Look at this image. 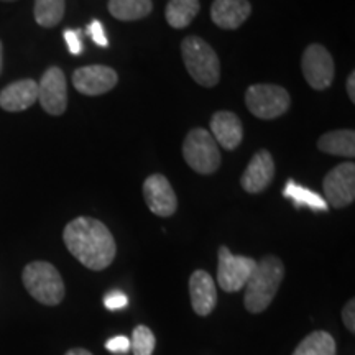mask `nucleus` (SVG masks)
I'll use <instances>...</instances> for the list:
<instances>
[{
	"instance_id": "obj_27",
	"label": "nucleus",
	"mask_w": 355,
	"mask_h": 355,
	"mask_svg": "<svg viewBox=\"0 0 355 355\" xmlns=\"http://www.w3.org/2000/svg\"><path fill=\"white\" fill-rule=\"evenodd\" d=\"M64 42L68 44L69 51L73 55H81L83 53V32L81 30H64Z\"/></svg>"
},
{
	"instance_id": "obj_20",
	"label": "nucleus",
	"mask_w": 355,
	"mask_h": 355,
	"mask_svg": "<svg viewBox=\"0 0 355 355\" xmlns=\"http://www.w3.org/2000/svg\"><path fill=\"white\" fill-rule=\"evenodd\" d=\"M336 340L329 332L314 331L301 340L293 355H336Z\"/></svg>"
},
{
	"instance_id": "obj_1",
	"label": "nucleus",
	"mask_w": 355,
	"mask_h": 355,
	"mask_svg": "<svg viewBox=\"0 0 355 355\" xmlns=\"http://www.w3.org/2000/svg\"><path fill=\"white\" fill-rule=\"evenodd\" d=\"M63 241L69 254L89 270L101 272L115 259V241L107 225L92 217H78L64 227Z\"/></svg>"
},
{
	"instance_id": "obj_4",
	"label": "nucleus",
	"mask_w": 355,
	"mask_h": 355,
	"mask_svg": "<svg viewBox=\"0 0 355 355\" xmlns=\"http://www.w3.org/2000/svg\"><path fill=\"white\" fill-rule=\"evenodd\" d=\"M21 279L30 296L44 306H56L64 300V283L56 266L48 261H32L24 268Z\"/></svg>"
},
{
	"instance_id": "obj_11",
	"label": "nucleus",
	"mask_w": 355,
	"mask_h": 355,
	"mask_svg": "<svg viewBox=\"0 0 355 355\" xmlns=\"http://www.w3.org/2000/svg\"><path fill=\"white\" fill-rule=\"evenodd\" d=\"M119 81L117 73L109 66L92 64L78 68L73 74V84L84 96H101L112 91Z\"/></svg>"
},
{
	"instance_id": "obj_25",
	"label": "nucleus",
	"mask_w": 355,
	"mask_h": 355,
	"mask_svg": "<svg viewBox=\"0 0 355 355\" xmlns=\"http://www.w3.org/2000/svg\"><path fill=\"white\" fill-rule=\"evenodd\" d=\"M127 304H128L127 295H125V293L117 291V290L107 293V295H105V298H104V306L110 311H119V309L125 308Z\"/></svg>"
},
{
	"instance_id": "obj_24",
	"label": "nucleus",
	"mask_w": 355,
	"mask_h": 355,
	"mask_svg": "<svg viewBox=\"0 0 355 355\" xmlns=\"http://www.w3.org/2000/svg\"><path fill=\"white\" fill-rule=\"evenodd\" d=\"M155 344H157V339H155V334L150 327L137 326L133 329L130 339V350L133 355H152Z\"/></svg>"
},
{
	"instance_id": "obj_17",
	"label": "nucleus",
	"mask_w": 355,
	"mask_h": 355,
	"mask_svg": "<svg viewBox=\"0 0 355 355\" xmlns=\"http://www.w3.org/2000/svg\"><path fill=\"white\" fill-rule=\"evenodd\" d=\"M252 13L248 0H214L211 7V19L224 30H235L243 25Z\"/></svg>"
},
{
	"instance_id": "obj_26",
	"label": "nucleus",
	"mask_w": 355,
	"mask_h": 355,
	"mask_svg": "<svg viewBox=\"0 0 355 355\" xmlns=\"http://www.w3.org/2000/svg\"><path fill=\"white\" fill-rule=\"evenodd\" d=\"M86 32L89 37L94 40L96 44H99V46H102V48L109 46V40H107V37H105V30L99 20H92L91 25L87 26Z\"/></svg>"
},
{
	"instance_id": "obj_21",
	"label": "nucleus",
	"mask_w": 355,
	"mask_h": 355,
	"mask_svg": "<svg viewBox=\"0 0 355 355\" xmlns=\"http://www.w3.org/2000/svg\"><path fill=\"white\" fill-rule=\"evenodd\" d=\"M199 0H170L166 6V21L173 28H186L199 13Z\"/></svg>"
},
{
	"instance_id": "obj_19",
	"label": "nucleus",
	"mask_w": 355,
	"mask_h": 355,
	"mask_svg": "<svg viewBox=\"0 0 355 355\" xmlns=\"http://www.w3.org/2000/svg\"><path fill=\"white\" fill-rule=\"evenodd\" d=\"M152 10V0H109L110 15L122 21L145 19Z\"/></svg>"
},
{
	"instance_id": "obj_9",
	"label": "nucleus",
	"mask_w": 355,
	"mask_h": 355,
	"mask_svg": "<svg viewBox=\"0 0 355 355\" xmlns=\"http://www.w3.org/2000/svg\"><path fill=\"white\" fill-rule=\"evenodd\" d=\"M324 196L329 206L336 209H343L355 199V165L354 163H343L334 170L327 173L324 178Z\"/></svg>"
},
{
	"instance_id": "obj_29",
	"label": "nucleus",
	"mask_w": 355,
	"mask_h": 355,
	"mask_svg": "<svg viewBox=\"0 0 355 355\" xmlns=\"http://www.w3.org/2000/svg\"><path fill=\"white\" fill-rule=\"evenodd\" d=\"M343 321L345 324V327L352 332H355V301L354 300H349L347 303H345L344 309H343Z\"/></svg>"
},
{
	"instance_id": "obj_5",
	"label": "nucleus",
	"mask_w": 355,
	"mask_h": 355,
	"mask_svg": "<svg viewBox=\"0 0 355 355\" xmlns=\"http://www.w3.org/2000/svg\"><path fill=\"white\" fill-rule=\"evenodd\" d=\"M183 157L191 170L201 175H212L220 166V152L214 137L206 128H194L186 135Z\"/></svg>"
},
{
	"instance_id": "obj_7",
	"label": "nucleus",
	"mask_w": 355,
	"mask_h": 355,
	"mask_svg": "<svg viewBox=\"0 0 355 355\" xmlns=\"http://www.w3.org/2000/svg\"><path fill=\"white\" fill-rule=\"evenodd\" d=\"M219 265H217V283L225 293H235L245 288L248 278L254 273L257 261L250 257L234 255L230 248H219Z\"/></svg>"
},
{
	"instance_id": "obj_10",
	"label": "nucleus",
	"mask_w": 355,
	"mask_h": 355,
	"mask_svg": "<svg viewBox=\"0 0 355 355\" xmlns=\"http://www.w3.org/2000/svg\"><path fill=\"white\" fill-rule=\"evenodd\" d=\"M38 102L50 115H63L68 107V84L64 73L56 66L44 71L38 84Z\"/></svg>"
},
{
	"instance_id": "obj_6",
	"label": "nucleus",
	"mask_w": 355,
	"mask_h": 355,
	"mask_svg": "<svg viewBox=\"0 0 355 355\" xmlns=\"http://www.w3.org/2000/svg\"><path fill=\"white\" fill-rule=\"evenodd\" d=\"M245 104L255 117L272 121L290 109L291 97L286 89L275 84H254L247 89Z\"/></svg>"
},
{
	"instance_id": "obj_33",
	"label": "nucleus",
	"mask_w": 355,
	"mask_h": 355,
	"mask_svg": "<svg viewBox=\"0 0 355 355\" xmlns=\"http://www.w3.org/2000/svg\"><path fill=\"white\" fill-rule=\"evenodd\" d=\"M2 2H15V0H2Z\"/></svg>"
},
{
	"instance_id": "obj_18",
	"label": "nucleus",
	"mask_w": 355,
	"mask_h": 355,
	"mask_svg": "<svg viewBox=\"0 0 355 355\" xmlns=\"http://www.w3.org/2000/svg\"><path fill=\"white\" fill-rule=\"evenodd\" d=\"M318 148L324 153L350 157L355 155V132L354 130H334L324 133L318 140Z\"/></svg>"
},
{
	"instance_id": "obj_12",
	"label": "nucleus",
	"mask_w": 355,
	"mask_h": 355,
	"mask_svg": "<svg viewBox=\"0 0 355 355\" xmlns=\"http://www.w3.org/2000/svg\"><path fill=\"white\" fill-rule=\"evenodd\" d=\"M144 198L148 209L159 217H170L178 209L175 189L163 175L146 178L144 183Z\"/></svg>"
},
{
	"instance_id": "obj_13",
	"label": "nucleus",
	"mask_w": 355,
	"mask_h": 355,
	"mask_svg": "<svg viewBox=\"0 0 355 355\" xmlns=\"http://www.w3.org/2000/svg\"><path fill=\"white\" fill-rule=\"evenodd\" d=\"M275 176L273 157L266 150H260L252 157L247 170L243 171L241 184L250 194H259L268 188Z\"/></svg>"
},
{
	"instance_id": "obj_28",
	"label": "nucleus",
	"mask_w": 355,
	"mask_h": 355,
	"mask_svg": "<svg viewBox=\"0 0 355 355\" xmlns=\"http://www.w3.org/2000/svg\"><path fill=\"white\" fill-rule=\"evenodd\" d=\"M105 349L114 354H128L130 352V339H127L125 336L112 337L105 343Z\"/></svg>"
},
{
	"instance_id": "obj_3",
	"label": "nucleus",
	"mask_w": 355,
	"mask_h": 355,
	"mask_svg": "<svg viewBox=\"0 0 355 355\" xmlns=\"http://www.w3.org/2000/svg\"><path fill=\"white\" fill-rule=\"evenodd\" d=\"M181 55L186 69L198 84L204 87H214L219 83V58L209 43L199 37H186L181 43Z\"/></svg>"
},
{
	"instance_id": "obj_8",
	"label": "nucleus",
	"mask_w": 355,
	"mask_h": 355,
	"mask_svg": "<svg viewBox=\"0 0 355 355\" xmlns=\"http://www.w3.org/2000/svg\"><path fill=\"white\" fill-rule=\"evenodd\" d=\"M306 83L316 91H324L334 81V60L322 44H309L301 60Z\"/></svg>"
},
{
	"instance_id": "obj_22",
	"label": "nucleus",
	"mask_w": 355,
	"mask_h": 355,
	"mask_svg": "<svg viewBox=\"0 0 355 355\" xmlns=\"http://www.w3.org/2000/svg\"><path fill=\"white\" fill-rule=\"evenodd\" d=\"M283 196L291 199L296 207H309L314 211H327V202L324 201L322 196H319L314 191L306 189L301 184H296L295 181H288Z\"/></svg>"
},
{
	"instance_id": "obj_15",
	"label": "nucleus",
	"mask_w": 355,
	"mask_h": 355,
	"mask_svg": "<svg viewBox=\"0 0 355 355\" xmlns=\"http://www.w3.org/2000/svg\"><path fill=\"white\" fill-rule=\"evenodd\" d=\"M211 135L222 148L235 150L243 139L241 119L229 110H219L211 119Z\"/></svg>"
},
{
	"instance_id": "obj_23",
	"label": "nucleus",
	"mask_w": 355,
	"mask_h": 355,
	"mask_svg": "<svg viewBox=\"0 0 355 355\" xmlns=\"http://www.w3.org/2000/svg\"><path fill=\"white\" fill-rule=\"evenodd\" d=\"M64 7V0H35V20L40 26L53 28L63 20Z\"/></svg>"
},
{
	"instance_id": "obj_30",
	"label": "nucleus",
	"mask_w": 355,
	"mask_h": 355,
	"mask_svg": "<svg viewBox=\"0 0 355 355\" xmlns=\"http://www.w3.org/2000/svg\"><path fill=\"white\" fill-rule=\"evenodd\" d=\"M347 94L350 97V101L355 102V73L349 74V79H347Z\"/></svg>"
},
{
	"instance_id": "obj_31",
	"label": "nucleus",
	"mask_w": 355,
	"mask_h": 355,
	"mask_svg": "<svg viewBox=\"0 0 355 355\" xmlns=\"http://www.w3.org/2000/svg\"><path fill=\"white\" fill-rule=\"evenodd\" d=\"M64 355H92V354L86 349H71Z\"/></svg>"
},
{
	"instance_id": "obj_32",
	"label": "nucleus",
	"mask_w": 355,
	"mask_h": 355,
	"mask_svg": "<svg viewBox=\"0 0 355 355\" xmlns=\"http://www.w3.org/2000/svg\"><path fill=\"white\" fill-rule=\"evenodd\" d=\"M2 66H3V56H2V42H0V73H2Z\"/></svg>"
},
{
	"instance_id": "obj_2",
	"label": "nucleus",
	"mask_w": 355,
	"mask_h": 355,
	"mask_svg": "<svg viewBox=\"0 0 355 355\" xmlns=\"http://www.w3.org/2000/svg\"><path fill=\"white\" fill-rule=\"evenodd\" d=\"M285 278V265L275 255L263 257L257 261L254 273L245 285L243 303L248 313H263L277 296L278 288Z\"/></svg>"
},
{
	"instance_id": "obj_14",
	"label": "nucleus",
	"mask_w": 355,
	"mask_h": 355,
	"mask_svg": "<svg viewBox=\"0 0 355 355\" xmlns=\"http://www.w3.org/2000/svg\"><path fill=\"white\" fill-rule=\"evenodd\" d=\"M189 298L198 316H209L217 304V288L214 278L204 270H196L189 278Z\"/></svg>"
},
{
	"instance_id": "obj_16",
	"label": "nucleus",
	"mask_w": 355,
	"mask_h": 355,
	"mask_svg": "<svg viewBox=\"0 0 355 355\" xmlns=\"http://www.w3.org/2000/svg\"><path fill=\"white\" fill-rule=\"evenodd\" d=\"M38 101V83L33 79H20L0 91V107L7 112H20L32 107Z\"/></svg>"
}]
</instances>
